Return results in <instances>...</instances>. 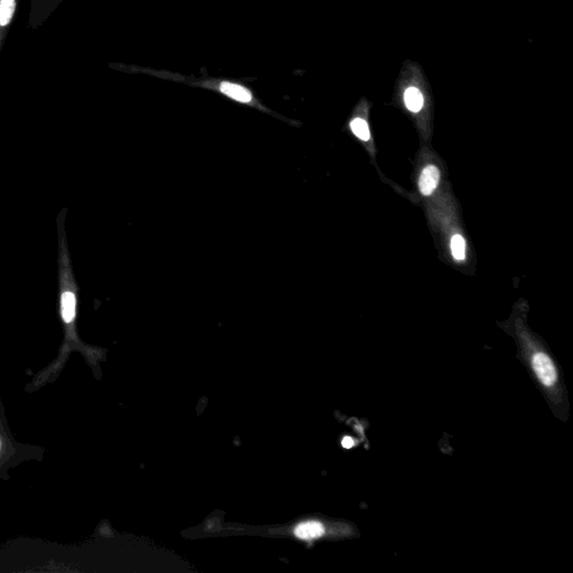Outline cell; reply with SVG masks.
<instances>
[{
    "mask_svg": "<svg viewBox=\"0 0 573 573\" xmlns=\"http://www.w3.org/2000/svg\"><path fill=\"white\" fill-rule=\"evenodd\" d=\"M342 446H343L344 448H352L353 446H354V440H353L351 437H345L343 441H342Z\"/></svg>",
    "mask_w": 573,
    "mask_h": 573,
    "instance_id": "9",
    "label": "cell"
},
{
    "mask_svg": "<svg viewBox=\"0 0 573 573\" xmlns=\"http://www.w3.org/2000/svg\"><path fill=\"white\" fill-rule=\"evenodd\" d=\"M221 91L223 94H227V96H230L232 99L236 100V101L243 102V103H247V102H250L252 100V96H251L250 92L245 89V87H240V85H231V83H227V82H224V83H222L221 85Z\"/></svg>",
    "mask_w": 573,
    "mask_h": 573,
    "instance_id": "4",
    "label": "cell"
},
{
    "mask_svg": "<svg viewBox=\"0 0 573 573\" xmlns=\"http://www.w3.org/2000/svg\"><path fill=\"white\" fill-rule=\"evenodd\" d=\"M351 128H352L353 132L355 134L356 137L360 138V139L364 140V141L370 139V129H369V125H367L365 120L356 118L351 123Z\"/></svg>",
    "mask_w": 573,
    "mask_h": 573,
    "instance_id": "7",
    "label": "cell"
},
{
    "mask_svg": "<svg viewBox=\"0 0 573 573\" xmlns=\"http://www.w3.org/2000/svg\"><path fill=\"white\" fill-rule=\"evenodd\" d=\"M14 12V0H0V26H6L10 23Z\"/></svg>",
    "mask_w": 573,
    "mask_h": 573,
    "instance_id": "6",
    "label": "cell"
},
{
    "mask_svg": "<svg viewBox=\"0 0 573 573\" xmlns=\"http://www.w3.org/2000/svg\"><path fill=\"white\" fill-rule=\"evenodd\" d=\"M405 103L412 112H419L423 107V96L416 87H409L405 94Z\"/></svg>",
    "mask_w": 573,
    "mask_h": 573,
    "instance_id": "5",
    "label": "cell"
},
{
    "mask_svg": "<svg viewBox=\"0 0 573 573\" xmlns=\"http://www.w3.org/2000/svg\"><path fill=\"white\" fill-rule=\"evenodd\" d=\"M451 252L456 260H464L466 256L465 240L460 236H455L451 239Z\"/></svg>",
    "mask_w": 573,
    "mask_h": 573,
    "instance_id": "8",
    "label": "cell"
},
{
    "mask_svg": "<svg viewBox=\"0 0 573 573\" xmlns=\"http://www.w3.org/2000/svg\"><path fill=\"white\" fill-rule=\"evenodd\" d=\"M440 179V172L437 167H425L420 175L419 188L420 192L425 196H429L434 193L436 187L438 186Z\"/></svg>",
    "mask_w": 573,
    "mask_h": 573,
    "instance_id": "2",
    "label": "cell"
},
{
    "mask_svg": "<svg viewBox=\"0 0 573 573\" xmlns=\"http://www.w3.org/2000/svg\"><path fill=\"white\" fill-rule=\"evenodd\" d=\"M533 370L538 376V380L547 385V387H552L558 380V374H556V367L551 361V358L545 354V353H538L533 356L532 360Z\"/></svg>",
    "mask_w": 573,
    "mask_h": 573,
    "instance_id": "1",
    "label": "cell"
},
{
    "mask_svg": "<svg viewBox=\"0 0 573 573\" xmlns=\"http://www.w3.org/2000/svg\"><path fill=\"white\" fill-rule=\"evenodd\" d=\"M324 533H325V527H324L323 524L317 521L303 522V523L299 524L294 530L296 536L300 540H306V541L320 538V536H324Z\"/></svg>",
    "mask_w": 573,
    "mask_h": 573,
    "instance_id": "3",
    "label": "cell"
}]
</instances>
